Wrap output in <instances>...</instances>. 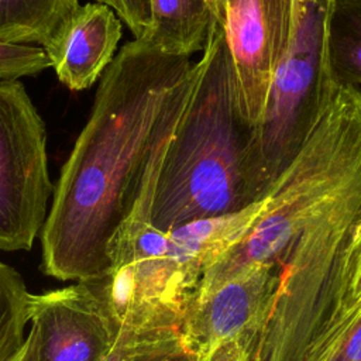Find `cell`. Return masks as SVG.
Instances as JSON below:
<instances>
[{"instance_id": "cell-1", "label": "cell", "mask_w": 361, "mask_h": 361, "mask_svg": "<svg viewBox=\"0 0 361 361\" xmlns=\"http://www.w3.org/2000/svg\"><path fill=\"white\" fill-rule=\"evenodd\" d=\"M360 262L361 89L338 86L306 144L254 202L248 228L202 271L195 293L261 271L262 313L224 361H310L354 309Z\"/></svg>"}, {"instance_id": "cell-2", "label": "cell", "mask_w": 361, "mask_h": 361, "mask_svg": "<svg viewBox=\"0 0 361 361\" xmlns=\"http://www.w3.org/2000/svg\"><path fill=\"white\" fill-rule=\"evenodd\" d=\"M192 65L145 39L116 54L54 185L41 230L47 275L80 282L109 271L110 244L137 200L154 145L182 106Z\"/></svg>"}, {"instance_id": "cell-3", "label": "cell", "mask_w": 361, "mask_h": 361, "mask_svg": "<svg viewBox=\"0 0 361 361\" xmlns=\"http://www.w3.org/2000/svg\"><path fill=\"white\" fill-rule=\"evenodd\" d=\"M248 135L235 102L223 27L213 21L202 55L192 65L185 100L154 145L128 216L169 231L248 206Z\"/></svg>"}, {"instance_id": "cell-4", "label": "cell", "mask_w": 361, "mask_h": 361, "mask_svg": "<svg viewBox=\"0 0 361 361\" xmlns=\"http://www.w3.org/2000/svg\"><path fill=\"white\" fill-rule=\"evenodd\" d=\"M329 0H295L293 27L259 121L250 130L244 182L258 200L306 144L338 85L326 49Z\"/></svg>"}, {"instance_id": "cell-5", "label": "cell", "mask_w": 361, "mask_h": 361, "mask_svg": "<svg viewBox=\"0 0 361 361\" xmlns=\"http://www.w3.org/2000/svg\"><path fill=\"white\" fill-rule=\"evenodd\" d=\"M52 193L45 123L20 80H0L1 251L32 247Z\"/></svg>"}, {"instance_id": "cell-6", "label": "cell", "mask_w": 361, "mask_h": 361, "mask_svg": "<svg viewBox=\"0 0 361 361\" xmlns=\"http://www.w3.org/2000/svg\"><path fill=\"white\" fill-rule=\"evenodd\" d=\"M295 0H227L223 32L240 116L251 130L261 118L275 69L293 27Z\"/></svg>"}, {"instance_id": "cell-7", "label": "cell", "mask_w": 361, "mask_h": 361, "mask_svg": "<svg viewBox=\"0 0 361 361\" xmlns=\"http://www.w3.org/2000/svg\"><path fill=\"white\" fill-rule=\"evenodd\" d=\"M28 319L38 331V361H103L120 331L89 281L30 293Z\"/></svg>"}, {"instance_id": "cell-8", "label": "cell", "mask_w": 361, "mask_h": 361, "mask_svg": "<svg viewBox=\"0 0 361 361\" xmlns=\"http://www.w3.org/2000/svg\"><path fill=\"white\" fill-rule=\"evenodd\" d=\"M265 300L261 271L245 269L190 299L180 326L195 361H223L258 322Z\"/></svg>"}, {"instance_id": "cell-9", "label": "cell", "mask_w": 361, "mask_h": 361, "mask_svg": "<svg viewBox=\"0 0 361 361\" xmlns=\"http://www.w3.org/2000/svg\"><path fill=\"white\" fill-rule=\"evenodd\" d=\"M121 20L102 3H86L42 48L56 78L69 90L93 86L116 56Z\"/></svg>"}, {"instance_id": "cell-10", "label": "cell", "mask_w": 361, "mask_h": 361, "mask_svg": "<svg viewBox=\"0 0 361 361\" xmlns=\"http://www.w3.org/2000/svg\"><path fill=\"white\" fill-rule=\"evenodd\" d=\"M149 30L141 39L173 56L202 52L216 21L206 0H149Z\"/></svg>"}, {"instance_id": "cell-11", "label": "cell", "mask_w": 361, "mask_h": 361, "mask_svg": "<svg viewBox=\"0 0 361 361\" xmlns=\"http://www.w3.org/2000/svg\"><path fill=\"white\" fill-rule=\"evenodd\" d=\"M78 7V0H0V41L44 48Z\"/></svg>"}, {"instance_id": "cell-12", "label": "cell", "mask_w": 361, "mask_h": 361, "mask_svg": "<svg viewBox=\"0 0 361 361\" xmlns=\"http://www.w3.org/2000/svg\"><path fill=\"white\" fill-rule=\"evenodd\" d=\"M326 49L333 80L338 86H361V0L330 4Z\"/></svg>"}, {"instance_id": "cell-13", "label": "cell", "mask_w": 361, "mask_h": 361, "mask_svg": "<svg viewBox=\"0 0 361 361\" xmlns=\"http://www.w3.org/2000/svg\"><path fill=\"white\" fill-rule=\"evenodd\" d=\"M28 299L20 274L0 261V361H13L27 340Z\"/></svg>"}, {"instance_id": "cell-14", "label": "cell", "mask_w": 361, "mask_h": 361, "mask_svg": "<svg viewBox=\"0 0 361 361\" xmlns=\"http://www.w3.org/2000/svg\"><path fill=\"white\" fill-rule=\"evenodd\" d=\"M47 68H51V63L41 47L0 41V80L37 76Z\"/></svg>"}, {"instance_id": "cell-15", "label": "cell", "mask_w": 361, "mask_h": 361, "mask_svg": "<svg viewBox=\"0 0 361 361\" xmlns=\"http://www.w3.org/2000/svg\"><path fill=\"white\" fill-rule=\"evenodd\" d=\"M131 361H195V355L186 348L180 330H173L147 343Z\"/></svg>"}, {"instance_id": "cell-16", "label": "cell", "mask_w": 361, "mask_h": 361, "mask_svg": "<svg viewBox=\"0 0 361 361\" xmlns=\"http://www.w3.org/2000/svg\"><path fill=\"white\" fill-rule=\"evenodd\" d=\"M106 4L127 25L134 39H141L149 30V0H94Z\"/></svg>"}, {"instance_id": "cell-17", "label": "cell", "mask_w": 361, "mask_h": 361, "mask_svg": "<svg viewBox=\"0 0 361 361\" xmlns=\"http://www.w3.org/2000/svg\"><path fill=\"white\" fill-rule=\"evenodd\" d=\"M172 330H137L120 327L117 338L103 361H131V358L151 340Z\"/></svg>"}, {"instance_id": "cell-18", "label": "cell", "mask_w": 361, "mask_h": 361, "mask_svg": "<svg viewBox=\"0 0 361 361\" xmlns=\"http://www.w3.org/2000/svg\"><path fill=\"white\" fill-rule=\"evenodd\" d=\"M13 361H38V331L34 326L30 327L27 340Z\"/></svg>"}, {"instance_id": "cell-19", "label": "cell", "mask_w": 361, "mask_h": 361, "mask_svg": "<svg viewBox=\"0 0 361 361\" xmlns=\"http://www.w3.org/2000/svg\"><path fill=\"white\" fill-rule=\"evenodd\" d=\"M210 8V13L213 18L221 25L224 20V10H226V3L227 0H206Z\"/></svg>"}, {"instance_id": "cell-20", "label": "cell", "mask_w": 361, "mask_h": 361, "mask_svg": "<svg viewBox=\"0 0 361 361\" xmlns=\"http://www.w3.org/2000/svg\"><path fill=\"white\" fill-rule=\"evenodd\" d=\"M358 302H361V262H360V268L354 281V288H353V303L357 305Z\"/></svg>"}, {"instance_id": "cell-21", "label": "cell", "mask_w": 361, "mask_h": 361, "mask_svg": "<svg viewBox=\"0 0 361 361\" xmlns=\"http://www.w3.org/2000/svg\"><path fill=\"white\" fill-rule=\"evenodd\" d=\"M329 1H330V3H333V1H337V0H329Z\"/></svg>"}]
</instances>
